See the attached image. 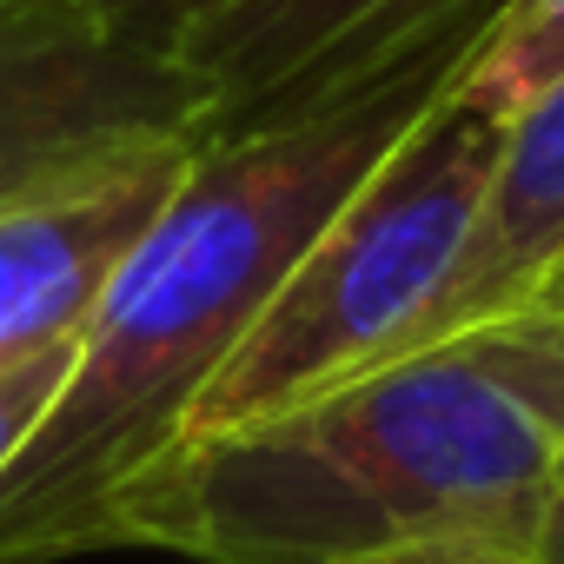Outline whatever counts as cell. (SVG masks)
I'll list each match as a JSON object with an SVG mask.
<instances>
[{
	"label": "cell",
	"mask_w": 564,
	"mask_h": 564,
	"mask_svg": "<svg viewBox=\"0 0 564 564\" xmlns=\"http://www.w3.org/2000/svg\"><path fill=\"white\" fill-rule=\"evenodd\" d=\"M74 352H80V339L0 352V471L14 465V452L34 438V425H41L47 405L61 399V386H67V372H74Z\"/></svg>",
	"instance_id": "9c48e42d"
},
{
	"label": "cell",
	"mask_w": 564,
	"mask_h": 564,
	"mask_svg": "<svg viewBox=\"0 0 564 564\" xmlns=\"http://www.w3.org/2000/svg\"><path fill=\"white\" fill-rule=\"evenodd\" d=\"M206 133H173L0 199V352L80 339L140 232L180 193Z\"/></svg>",
	"instance_id": "5b68a950"
},
{
	"label": "cell",
	"mask_w": 564,
	"mask_h": 564,
	"mask_svg": "<svg viewBox=\"0 0 564 564\" xmlns=\"http://www.w3.org/2000/svg\"><path fill=\"white\" fill-rule=\"evenodd\" d=\"M498 147L505 120L452 87L300 252L286 286L186 405L173 452L246 432L386 366L458 265Z\"/></svg>",
	"instance_id": "3957f363"
},
{
	"label": "cell",
	"mask_w": 564,
	"mask_h": 564,
	"mask_svg": "<svg viewBox=\"0 0 564 564\" xmlns=\"http://www.w3.org/2000/svg\"><path fill=\"white\" fill-rule=\"evenodd\" d=\"M531 306H551V313H564V259H557V265L544 272V286L531 293Z\"/></svg>",
	"instance_id": "7c38bea8"
},
{
	"label": "cell",
	"mask_w": 564,
	"mask_h": 564,
	"mask_svg": "<svg viewBox=\"0 0 564 564\" xmlns=\"http://www.w3.org/2000/svg\"><path fill=\"white\" fill-rule=\"evenodd\" d=\"M557 259H564V74L518 120H505V147L458 246V265L445 272V286L432 293V306L419 313V326L392 359L445 333L524 313Z\"/></svg>",
	"instance_id": "52a82bcc"
},
{
	"label": "cell",
	"mask_w": 564,
	"mask_h": 564,
	"mask_svg": "<svg viewBox=\"0 0 564 564\" xmlns=\"http://www.w3.org/2000/svg\"><path fill=\"white\" fill-rule=\"evenodd\" d=\"M173 133H206L180 54L127 41L94 0H0V199Z\"/></svg>",
	"instance_id": "277c9868"
},
{
	"label": "cell",
	"mask_w": 564,
	"mask_h": 564,
	"mask_svg": "<svg viewBox=\"0 0 564 564\" xmlns=\"http://www.w3.org/2000/svg\"><path fill=\"white\" fill-rule=\"evenodd\" d=\"M94 8H100L127 41L173 54V47H180V34H186V28H199L213 8H226V0H94Z\"/></svg>",
	"instance_id": "30bf717a"
},
{
	"label": "cell",
	"mask_w": 564,
	"mask_h": 564,
	"mask_svg": "<svg viewBox=\"0 0 564 564\" xmlns=\"http://www.w3.org/2000/svg\"><path fill=\"white\" fill-rule=\"evenodd\" d=\"M505 14L511 0H445L326 94L206 133L94 306L61 399L0 471V564L107 551L120 498L173 452L199 386L359 180L465 80Z\"/></svg>",
	"instance_id": "6da1fadb"
},
{
	"label": "cell",
	"mask_w": 564,
	"mask_h": 564,
	"mask_svg": "<svg viewBox=\"0 0 564 564\" xmlns=\"http://www.w3.org/2000/svg\"><path fill=\"white\" fill-rule=\"evenodd\" d=\"M564 478V313L524 306L160 458L107 551L199 564H531Z\"/></svg>",
	"instance_id": "7a4b0ae2"
},
{
	"label": "cell",
	"mask_w": 564,
	"mask_h": 564,
	"mask_svg": "<svg viewBox=\"0 0 564 564\" xmlns=\"http://www.w3.org/2000/svg\"><path fill=\"white\" fill-rule=\"evenodd\" d=\"M531 564H564V478H557V491H551V511H544V524H538Z\"/></svg>",
	"instance_id": "8fae6325"
},
{
	"label": "cell",
	"mask_w": 564,
	"mask_h": 564,
	"mask_svg": "<svg viewBox=\"0 0 564 564\" xmlns=\"http://www.w3.org/2000/svg\"><path fill=\"white\" fill-rule=\"evenodd\" d=\"M438 8L445 0H226L173 54L206 80V133H232L359 74Z\"/></svg>",
	"instance_id": "8992f818"
},
{
	"label": "cell",
	"mask_w": 564,
	"mask_h": 564,
	"mask_svg": "<svg viewBox=\"0 0 564 564\" xmlns=\"http://www.w3.org/2000/svg\"><path fill=\"white\" fill-rule=\"evenodd\" d=\"M557 74H564V0H511L498 34L465 67L458 94L478 100L491 120H518Z\"/></svg>",
	"instance_id": "ba28073f"
}]
</instances>
